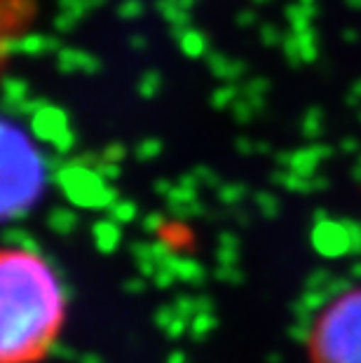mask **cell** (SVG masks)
Masks as SVG:
<instances>
[{"label": "cell", "instance_id": "1", "mask_svg": "<svg viewBox=\"0 0 361 363\" xmlns=\"http://www.w3.org/2000/svg\"><path fill=\"white\" fill-rule=\"evenodd\" d=\"M68 319V298L52 262L26 246H0V363H43Z\"/></svg>", "mask_w": 361, "mask_h": 363}, {"label": "cell", "instance_id": "2", "mask_svg": "<svg viewBox=\"0 0 361 363\" xmlns=\"http://www.w3.org/2000/svg\"><path fill=\"white\" fill-rule=\"evenodd\" d=\"M305 354L307 363H361V289L321 307L307 330Z\"/></svg>", "mask_w": 361, "mask_h": 363}, {"label": "cell", "instance_id": "3", "mask_svg": "<svg viewBox=\"0 0 361 363\" xmlns=\"http://www.w3.org/2000/svg\"><path fill=\"white\" fill-rule=\"evenodd\" d=\"M40 188V164L17 131L0 125V218L21 211Z\"/></svg>", "mask_w": 361, "mask_h": 363}]
</instances>
